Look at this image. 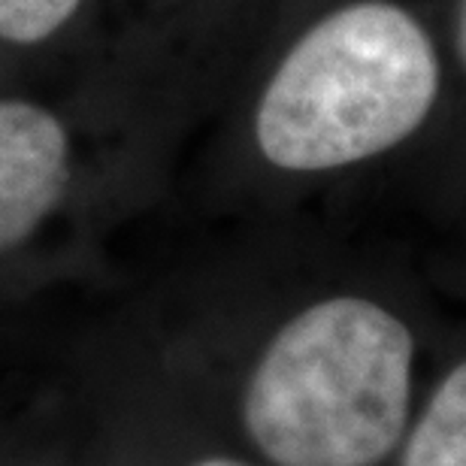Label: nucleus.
<instances>
[{"label": "nucleus", "mask_w": 466, "mask_h": 466, "mask_svg": "<svg viewBox=\"0 0 466 466\" xmlns=\"http://www.w3.org/2000/svg\"><path fill=\"white\" fill-rule=\"evenodd\" d=\"M436 95L424 27L390 0H349L312 18L269 67L248 146L276 173H333L403 143Z\"/></svg>", "instance_id": "f257e3e1"}, {"label": "nucleus", "mask_w": 466, "mask_h": 466, "mask_svg": "<svg viewBox=\"0 0 466 466\" xmlns=\"http://www.w3.org/2000/svg\"><path fill=\"white\" fill-rule=\"evenodd\" d=\"M179 109L109 61L0 88V273L82 216L148 198Z\"/></svg>", "instance_id": "f03ea898"}, {"label": "nucleus", "mask_w": 466, "mask_h": 466, "mask_svg": "<svg viewBox=\"0 0 466 466\" xmlns=\"http://www.w3.org/2000/svg\"><path fill=\"white\" fill-rule=\"evenodd\" d=\"M415 339L381 303L321 297L251 363L239 418L269 466H379L409 427Z\"/></svg>", "instance_id": "7ed1b4c3"}, {"label": "nucleus", "mask_w": 466, "mask_h": 466, "mask_svg": "<svg viewBox=\"0 0 466 466\" xmlns=\"http://www.w3.org/2000/svg\"><path fill=\"white\" fill-rule=\"evenodd\" d=\"M106 0H0V88L64 79L97 55Z\"/></svg>", "instance_id": "20e7f679"}, {"label": "nucleus", "mask_w": 466, "mask_h": 466, "mask_svg": "<svg viewBox=\"0 0 466 466\" xmlns=\"http://www.w3.org/2000/svg\"><path fill=\"white\" fill-rule=\"evenodd\" d=\"M188 4L191 0H106L104 34L95 58L134 73L157 95L182 106L161 76V61Z\"/></svg>", "instance_id": "39448f33"}, {"label": "nucleus", "mask_w": 466, "mask_h": 466, "mask_svg": "<svg viewBox=\"0 0 466 466\" xmlns=\"http://www.w3.org/2000/svg\"><path fill=\"white\" fill-rule=\"evenodd\" d=\"M400 466H466V360L427 400L406 436Z\"/></svg>", "instance_id": "423d86ee"}, {"label": "nucleus", "mask_w": 466, "mask_h": 466, "mask_svg": "<svg viewBox=\"0 0 466 466\" xmlns=\"http://www.w3.org/2000/svg\"><path fill=\"white\" fill-rule=\"evenodd\" d=\"M191 466H258V463H248V461H239V458H228V454H212V458L194 461Z\"/></svg>", "instance_id": "0eeeda50"}, {"label": "nucleus", "mask_w": 466, "mask_h": 466, "mask_svg": "<svg viewBox=\"0 0 466 466\" xmlns=\"http://www.w3.org/2000/svg\"><path fill=\"white\" fill-rule=\"evenodd\" d=\"M458 49H461V58L466 64V0L461 6V22H458Z\"/></svg>", "instance_id": "6e6552de"}]
</instances>
